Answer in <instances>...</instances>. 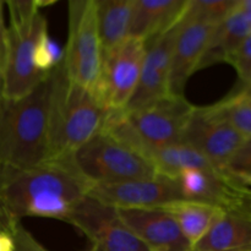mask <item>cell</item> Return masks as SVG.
<instances>
[{"mask_svg":"<svg viewBox=\"0 0 251 251\" xmlns=\"http://www.w3.org/2000/svg\"><path fill=\"white\" fill-rule=\"evenodd\" d=\"M147 159L156 168L158 176L173 179H176L184 169L215 168L202 154L199 153L193 147L181 142L162 149L151 150L147 154Z\"/></svg>","mask_w":251,"mask_h":251,"instance_id":"cell-21","label":"cell"},{"mask_svg":"<svg viewBox=\"0 0 251 251\" xmlns=\"http://www.w3.org/2000/svg\"><path fill=\"white\" fill-rule=\"evenodd\" d=\"M4 5L5 2L0 0V76H2L5 71L7 51H9V37H7V27L5 26Z\"/></svg>","mask_w":251,"mask_h":251,"instance_id":"cell-28","label":"cell"},{"mask_svg":"<svg viewBox=\"0 0 251 251\" xmlns=\"http://www.w3.org/2000/svg\"><path fill=\"white\" fill-rule=\"evenodd\" d=\"M194 108L184 96L168 95L140 109L109 112L102 131L147 159L151 150L180 144Z\"/></svg>","mask_w":251,"mask_h":251,"instance_id":"cell-4","label":"cell"},{"mask_svg":"<svg viewBox=\"0 0 251 251\" xmlns=\"http://www.w3.org/2000/svg\"><path fill=\"white\" fill-rule=\"evenodd\" d=\"M228 63L235 69L238 78L242 83V90L251 86V32L244 39ZM240 90V91H242Z\"/></svg>","mask_w":251,"mask_h":251,"instance_id":"cell-26","label":"cell"},{"mask_svg":"<svg viewBox=\"0 0 251 251\" xmlns=\"http://www.w3.org/2000/svg\"><path fill=\"white\" fill-rule=\"evenodd\" d=\"M190 251H198V250H195V249H191Z\"/></svg>","mask_w":251,"mask_h":251,"instance_id":"cell-34","label":"cell"},{"mask_svg":"<svg viewBox=\"0 0 251 251\" xmlns=\"http://www.w3.org/2000/svg\"><path fill=\"white\" fill-rule=\"evenodd\" d=\"M51 71L31 93L0 102V166L28 169L50 159Z\"/></svg>","mask_w":251,"mask_h":251,"instance_id":"cell-2","label":"cell"},{"mask_svg":"<svg viewBox=\"0 0 251 251\" xmlns=\"http://www.w3.org/2000/svg\"><path fill=\"white\" fill-rule=\"evenodd\" d=\"M244 140L245 137L213 104L194 108L181 135V144L193 147L220 171Z\"/></svg>","mask_w":251,"mask_h":251,"instance_id":"cell-10","label":"cell"},{"mask_svg":"<svg viewBox=\"0 0 251 251\" xmlns=\"http://www.w3.org/2000/svg\"><path fill=\"white\" fill-rule=\"evenodd\" d=\"M12 237L15 239V244H16V251H50L47 248H44L26 228L22 226L20 222L17 227L15 228ZM88 251H92L90 249Z\"/></svg>","mask_w":251,"mask_h":251,"instance_id":"cell-27","label":"cell"},{"mask_svg":"<svg viewBox=\"0 0 251 251\" xmlns=\"http://www.w3.org/2000/svg\"><path fill=\"white\" fill-rule=\"evenodd\" d=\"M108 113L92 92L69 80L61 61L51 70L49 161L71 156L100 134Z\"/></svg>","mask_w":251,"mask_h":251,"instance_id":"cell-3","label":"cell"},{"mask_svg":"<svg viewBox=\"0 0 251 251\" xmlns=\"http://www.w3.org/2000/svg\"><path fill=\"white\" fill-rule=\"evenodd\" d=\"M237 95H239V97L242 98L243 100H244L247 104H249L251 107V86L250 87L245 88V90H242V91H238V92H235Z\"/></svg>","mask_w":251,"mask_h":251,"instance_id":"cell-31","label":"cell"},{"mask_svg":"<svg viewBox=\"0 0 251 251\" xmlns=\"http://www.w3.org/2000/svg\"><path fill=\"white\" fill-rule=\"evenodd\" d=\"M213 105L243 136L251 137V107L239 97V95L233 93Z\"/></svg>","mask_w":251,"mask_h":251,"instance_id":"cell-23","label":"cell"},{"mask_svg":"<svg viewBox=\"0 0 251 251\" xmlns=\"http://www.w3.org/2000/svg\"><path fill=\"white\" fill-rule=\"evenodd\" d=\"M178 29L179 25H176L166 33L145 43L146 53L142 61L139 83L125 110L140 109L171 95L169 76L172 54Z\"/></svg>","mask_w":251,"mask_h":251,"instance_id":"cell-13","label":"cell"},{"mask_svg":"<svg viewBox=\"0 0 251 251\" xmlns=\"http://www.w3.org/2000/svg\"><path fill=\"white\" fill-rule=\"evenodd\" d=\"M69 225L88 238L92 251H152L123 222L117 208L90 196L74 210Z\"/></svg>","mask_w":251,"mask_h":251,"instance_id":"cell-9","label":"cell"},{"mask_svg":"<svg viewBox=\"0 0 251 251\" xmlns=\"http://www.w3.org/2000/svg\"><path fill=\"white\" fill-rule=\"evenodd\" d=\"M216 25L196 21H181L173 47L169 76V93L184 96L190 76L198 70L206 46Z\"/></svg>","mask_w":251,"mask_h":251,"instance_id":"cell-15","label":"cell"},{"mask_svg":"<svg viewBox=\"0 0 251 251\" xmlns=\"http://www.w3.org/2000/svg\"><path fill=\"white\" fill-rule=\"evenodd\" d=\"M87 196L115 208H161L183 200L176 178L163 176L92 184Z\"/></svg>","mask_w":251,"mask_h":251,"instance_id":"cell-12","label":"cell"},{"mask_svg":"<svg viewBox=\"0 0 251 251\" xmlns=\"http://www.w3.org/2000/svg\"><path fill=\"white\" fill-rule=\"evenodd\" d=\"M161 210L167 211L178 223L181 233L195 247L225 213L221 208L196 201L179 200L168 203Z\"/></svg>","mask_w":251,"mask_h":251,"instance_id":"cell-19","label":"cell"},{"mask_svg":"<svg viewBox=\"0 0 251 251\" xmlns=\"http://www.w3.org/2000/svg\"><path fill=\"white\" fill-rule=\"evenodd\" d=\"M240 183H243V184H244V185H247V186H249V188H251V176H248V178L243 179V180L240 181Z\"/></svg>","mask_w":251,"mask_h":251,"instance_id":"cell-32","label":"cell"},{"mask_svg":"<svg viewBox=\"0 0 251 251\" xmlns=\"http://www.w3.org/2000/svg\"><path fill=\"white\" fill-rule=\"evenodd\" d=\"M239 0H186L181 21L217 25L237 7Z\"/></svg>","mask_w":251,"mask_h":251,"instance_id":"cell-22","label":"cell"},{"mask_svg":"<svg viewBox=\"0 0 251 251\" xmlns=\"http://www.w3.org/2000/svg\"><path fill=\"white\" fill-rule=\"evenodd\" d=\"M176 180L183 200L207 203L225 212H251V188L222 171L188 168Z\"/></svg>","mask_w":251,"mask_h":251,"instance_id":"cell-11","label":"cell"},{"mask_svg":"<svg viewBox=\"0 0 251 251\" xmlns=\"http://www.w3.org/2000/svg\"><path fill=\"white\" fill-rule=\"evenodd\" d=\"M134 0H97L98 33L103 51L129 37Z\"/></svg>","mask_w":251,"mask_h":251,"instance_id":"cell-20","label":"cell"},{"mask_svg":"<svg viewBox=\"0 0 251 251\" xmlns=\"http://www.w3.org/2000/svg\"><path fill=\"white\" fill-rule=\"evenodd\" d=\"M186 0H134L129 37L147 41L181 22Z\"/></svg>","mask_w":251,"mask_h":251,"instance_id":"cell-16","label":"cell"},{"mask_svg":"<svg viewBox=\"0 0 251 251\" xmlns=\"http://www.w3.org/2000/svg\"><path fill=\"white\" fill-rule=\"evenodd\" d=\"M250 32L249 22L239 9L238 2L237 7L213 28L198 70L222 61L228 63L230 56L239 48Z\"/></svg>","mask_w":251,"mask_h":251,"instance_id":"cell-17","label":"cell"},{"mask_svg":"<svg viewBox=\"0 0 251 251\" xmlns=\"http://www.w3.org/2000/svg\"><path fill=\"white\" fill-rule=\"evenodd\" d=\"M193 249L251 251V212H225Z\"/></svg>","mask_w":251,"mask_h":251,"instance_id":"cell-18","label":"cell"},{"mask_svg":"<svg viewBox=\"0 0 251 251\" xmlns=\"http://www.w3.org/2000/svg\"><path fill=\"white\" fill-rule=\"evenodd\" d=\"M46 29H48V24L42 12L28 24L7 27L9 51L2 74V95L7 100L25 97L49 75V73L39 71L34 64L37 41Z\"/></svg>","mask_w":251,"mask_h":251,"instance_id":"cell-8","label":"cell"},{"mask_svg":"<svg viewBox=\"0 0 251 251\" xmlns=\"http://www.w3.org/2000/svg\"><path fill=\"white\" fill-rule=\"evenodd\" d=\"M0 251H16V244L11 233L0 230Z\"/></svg>","mask_w":251,"mask_h":251,"instance_id":"cell-29","label":"cell"},{"mask_svg":"<svg viewBox=\"0 0 251 251\" xmlns=\"http://www.w3.org/2000/svg\"><path fill=\"white\" fill-rule=\"evenodd\" d=\"M123 222L152 251H190L173 216L161 208H117Z\"/></svg>","mask_w":251,"mask_h":251,"instance_id":"cell-14","label":"cell"},{"mask_svg":"<svg viewBox=\"0 0 251 251\" xmlns=\"http://www.w3.org/2000/svg\"><path fill=\"white\" fill-rule=\"evenodd\" d=\"M66 158L90 185L158 176L144 156L103 131Z\"/></svg>","mask_w":251,"mask_h":251,"instance_id":"cell-5","label":"cell"},{"mask_svg":"<svg viewBox=\"0 0 251 251\" xmlns=\"http://www.w3.org/2000/svg\"><path fill=\"white\" fill-rule=\"evenodd\" d=\"M102 58L97 0H70L68 43L63 59L69 80L92 92L100 75Z\"/></svg>","mask_w":251,"mask_h":251,"instance_id":"cell-6","label":"cell"},{"mask_svg":"<svg viewBox=\"0 0 251 251\" xmlns=\"http://www.w3.org/2000/svg\"><path fill=\"white\" fill-rule=\"evenodd\" d=\"M2 76H0V102H1L2 97H4V95H2Z\"/></svg>","mask_w":251,"mask_h":251,"instance_id":"cell-33","label":"cell"},{"mask_svg":"<svg viewBox=\"0 0 251 251\" xmlns=\"http://www.w3.org/2000/svg\"><path fill=\"white\" fill-rule=\"evenodd\" d=\"M239 9L247 17L248 22H249L251 27V0H240L239 1Z\"/></svg>","mask_w":251,"mask_h":251,"instance_id":"cell-30","label":"cell"},{"mask_svg":"<svg viewBox=\"0 0 251 251\" xmlns=\"http://www.w3.org/2000/svg\"><path fill=\"white\" fill-rule=\"evenodd\" d=\"M90 186L69 158L51 159L28 169L0 166V203L20 221L39 217L69 223Z\"/></svg>","mask_w":251,"mask_h":251,"instance_id":"cell-1","label":"cell"},{"mask_svg":"<svg viewBox=\"0 0 251 251\" xmlns=\"http://www.w3.org/2000/svg\"><path fill=\"white\" fill-rule=\"evenodd\" d=\"M222 172L239 181L251 176V137H245Z\"/></svg>","mask_w":251,"mask_h":251,"instance_id":"cell-25","label":"cell"},{"mask_svg":"<svg viewBox=\"0 0 251 251\" xmlns=\"http://www.w3.org/2000/svg\"><path fill=\"white\" fill-rule=\"evenodd\" d=\"M64 59V49L48 33V29L39 36L34 49V64L37 69L44 74L60 65Z\"/></svg>","mask_w":251,"mask_h":251,"instance_id":"cell-24","label":"cell"},{"mask_svg":"<svg viewBox=\"0 0 251 251\" xmlns=\"http://www.w3.org/2000/svg\"><path fill=\"white\" fill-rule=\"evenodd\" d=\"M145 53V42L132 37L103 51L100 75L92 90L103 109L114 112L127 107L139 83Z\"/></svg>","mask_w":251,"mask_h":251,"instance_id":"cell-7","label":"cell"}]
</instances>
